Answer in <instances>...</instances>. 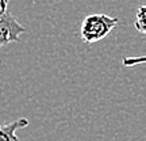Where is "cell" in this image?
I'll list each match as a JSON object with an SVG mask.
<instances>
[{"mask_svg":"<svg viewBox=\"0 0 146 141\" xmlns=\"http://www.w3.org/2000/svg\"><path fill=\"white\" fill-rule=\"evenodd\" d=\"M116 25L118 18H112L106 14H92L83 21L80 35L87 43H95L108 35Z\"/></svg>","mask_w":146,"mask_h":141,"instance_id":"1","label":"cell"},{"mask_svg":"<svg viewBox=\"0 0 146 141\" xmlns=\"http://www.w3.org/2000/svg\"><path fill=\"white\" fill-rule=\"evenodd\" d=\"M25 33L26 29L11 14L8 8L0 10V47L11 42H19L21 35Z\"/></svg>","mask_w":146,"mask_h":141,"instance_id":"2","label":"cell"},{"mask_svg":"<svg viewBox=\"0 0 146 141\" xmlns=\"http://www.w3.org/2000/svg\"><path fill=\"white\" fill-rule=\"evenodd\" d=\"M29 126L27 118H18L10 124L0 125V141H19V137L16 136V130L23 129Z\"/></svg>","mask_w":146,"mask_h":141,"instance_id":"3","label":"cell"},{"mask_svg":"<svg viewBox=\"0 0 146 141\" xmlns=\"http://www.w3.org/2000/svg\"><path fill=\"white\" fill-rule=\"evenodd\" d=\"M145 14H146V7L145 5H141L138 11L135 14V29L141 34H145L146 33V18H145Z\"/></svg>","mask_w":146,"mask_h":141,"instance_id":"4","label":"cell"},{"mask_svg":"<svg viewBox=\"0 0 146 141\" xmlns=\"http://www.w3.org/2000/svg\"><path fill=\"white\" fill-rule=\"evenodd\" d=\"M145 63V57L143 56H139V57H131V58H125L123 60V64H125V67H134L137 64H142Z\"/></svg>","mask_w":146,"mask_h":141,"instance_id":"5","label":"cell"},{"mask_svg":"<svg viewBox=\"0 0 146 141\" xmlns=\"http://www.w3.org/2000/svg\"><path fill=\"white\" fill-rule=\"evenodd\" d=\"M8 8V0H0V10Z\"/></svg>","mask_w":146,"mask_h":141,"instance_id":"6","label":"cell"}]
</instances>
